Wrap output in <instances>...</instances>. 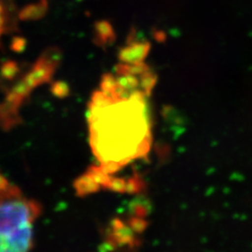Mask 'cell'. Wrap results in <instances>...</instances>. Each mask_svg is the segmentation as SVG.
Returning <instances> with one entry per match:
<instances>
[{
    "label": "cell",
    "instance_id": "3957f363",
    "mask_svg": "<svg viewBox=\"0 0 252 252\" xmlns=\"http://www.w3.org/2000/svg\"><path fill=\"white\" fill-rule=\"evenodd\" d=\"M126 219H115L108 225L105 240L110 251H131L138 246V236L146 228L145 205L136 204Z\"/></svg>",
    "mask_w": 252,
    "mask_h": 252
},
{
    "label": "cell",
    "instance_id": "6da1fadb",
    "mask_svg": "<svg viewBox=\"0 0 252 252\" xmlns=\"http://www.w3.org/2000/svg\"><path fill=\"white\" fill-rule=\"evenodd\" d=\"M146 108L139 96L94 100L89 115L90 144L104 171L114 174L150 152L152 132Z\"/></svg>",
    "mask_w": 252,
    "mask_h": 252
},
{
    "label": "cell",
    "instance_id": "277c9868",
    "mask_svg": "<svg viewBox=\"0 0 252 252\" xmlns=\"http://www.w3.org/2000/svg\"><path fill=\"white\" fill-rule=\"evenodd\" d=\"M33 247V225L0 234V252H29Z\"/></svg>",
    "mask_w": 252,
    "mask_h": 252
},
{
    "label": "cell",
    "instance_id": "7a4b0ae2",
    "mask_svg": "<svg viewBox=\"0 0 252 252\" xmlns=\"http://www.w3.org/2000/svg\"><path fill=\"white\" fill-rule=\"evenodd\" d=\"M40 214V204L26 197L17 186L10 183L8 188L0 190V234L33 225Z\"/></svg>",
    "mask_w": 252,
    "mask_h": 252
},
{
    "label": "cell",
    "instance_id": "8992f818",
    "mask_svg": "<svg viewBox=\"0 0 252 252\" xmlns=\"http://www.w3.org/2000/svg\"><path fill=\"white\" fill-rule=\"evenodd\" d=\"M9 185H10V182L9 180H7L2 174H0V190L8 188Z\"/></svg>",
    "mask_w": 252,
    "mask_h": 252
},
{
    "label": "cell",
    "instance_id": "5b68a950",
    "mask_svg": "<svg viewBox=\"0 0 252 252\" xmlns=\"http://www.w3.org/2000/svg\"><path fill=\"white\" fill-rule=\"evenodd\" d=\"M19 11L14 0H0V44L18 29Z\"/></svg>",
    "mask_w": 252,
    "mask_h": 252
}]
</instances>
